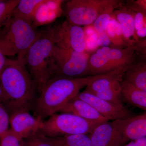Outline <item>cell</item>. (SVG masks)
<instances>
[{
  "label": "cell",
  "instance_id": "6da1fadb",
  "mask_svg": "<svg viewBox=\"0 0 146 146\" xmlns=\"http://www.w3.org/2000/svg\"><path fill=\"white\" fill-rule=\"evenodd\" d=\"M103 74L78 78L53 77L47 81L33 104L35 116L44 121L59 112L80 90Z\"/></svg>",
  "mask_w": 146,
  "mask_h": 146
},
{
  "label": "cell",
  "instance_id": "7a4b0ae2",
  "mask_svg": "<svg viewBox=\"0 0 146 146\" xmlns=\"http://www.w3.org/2000/svg\"><path fill=\"white\" fill-rule=\"evenodd\" d=\"M0 84L5 96L3 104L11 114L33 105L38 92L23 58L12 60L0 75Z\"/></svg>",
  "mask_w": 146,
  "mask_h": 146
},
{
  "label": "cell",
  "instance_id": "3957f363",
  "mask_svg": "<svg viewBox=\"0 0 146 146\" xmlns=\"http://www.w3.org/2000/svg\"><path fill=\"white\" fill-rule=\"evenodd\" d=\"M43 31L12 16L0 31V50L6 56L17 55V58H23Z\"/></svg>",
  "mask_w": 146,
  "mask_h": 146
},
{
  "label": "cell",
  "instance_id": "277c9868",
  "mask_svg": "<svg viewBox=\"0 0 146 146\" xmlns=\"http://www.w3.org/2000/svg\"><path fill=\"white\" fill-rule=\"evenodd\" d=\"M54 45L50 29L48 28L43 30L23 58L39 93L50 78L49 58Z\"/></svg>",
  "mask_w": 146,
  "mask_h": 146
},
{
  "label": "cell",
  "instance_id": "5b68a950",
  "mask_svg": "<svg viewBox=\"0 0 146 146\" xmlns=\"http://www.w3.org/2000/svg\"><path fill=\"white\" fill-rule=\"evenodd\" d=\"M135 46L125 48L104 46L90 54V76L109 74L126 70L136 58Z\"/></svg>",
  "mask_w": 146,
  "mask_h": 146
},
{
  "label": "cell",
  "instance_id": "8992f818",
  "mask_svg": "<svg viewBox=\"0 0 146 146\" xmlns=\"http://www.w3.org/2000/svg\"><path fill=\"white\" fill-rule=\"evenodd\" d=\"M89 56L86 52H77L54 44L49 58L50 78H78L90 76Z\"/></svg>",
  "mask_w": 146,
  "mask_h": 146
},
{
  "label": "cell",
  "instance_id": "52a82bcc",
  "mask_svg": "<svg viewBox=\"0 0 146 146\" xmlns=\"http://www.w3.org/2000/svg\"><path fill=\"white\" fill-rule=\"evenodd\" d=\"M119 0H70L65 1L63 8L66 20L77 25H92L105 11L112 7H120Z\"/></svg>",
  "mask_w": 146,
  "mask_h": 146
},
{
  "label": "cell",
  "instance_id": "ba28073f",
  "mask_svg": "<svg viewBox=\"0 0 146 146\" xmlns=\"http://www.w3.org/2000/svg\"><path fill=\"white\" fill-rule=\"evenodd\" d=\"M100 123L88 121L72 113H56L44 121L39 132L51 138L89 134Z\"/></svg>",
  "mask_w": 146,
  "mask_h": 146
},
{
  "label": "cell",
  "instance_id": "9c48e42d",
  "mask_svg": "<svg viewBox=\"0 0 146 146\" xmlns=\"http://www.w3.org/2000/svg\"><path fill=\"white\" fill-rule=\"evenodd\" d=\"M125 71L103 74L86 86L84 91L102 99L124 106L121 93V82Z\"/></svg>",
  "mask_w": 146,
  "mask_h": 146
},
{
  "label": "cell",
  "instance_id": "30bf717a",
  "mask_svg": "<svg viewBox=\"0 0 146 146\" xmlns=\"http://www.w3.org/2000/svg\"><path fill=\"white\" fill-rule=\"evenodd\" d=\"M50 29L55 45L77 52H86L85 32L81 26L65 20Z\"/></svg>",
  "mask_w": 146,
  "mask_h": 146
},
{
  "label": "cell",
  "instance_id": "8fae6325",
  "mask_svg": "<svg viewBox=\"0 0 146 146\" xmlns=\"http://www.w3.org/2000/svg\"><path fill=\"white\" fill-rule=\"evenodd\" d=\"M75 97L91 105L100 115L109 121L125 119L133 116L132 112L125 106H120L102 99L84 90L79 93Z\"/></svg>",
  "mask_w": 146,
  "mask_h": 146
},
{
  "label": "cell",
  "instance_id": "7c38bea8",
  "mask_svg": "<svg viewBox=\"0 0 146 146\" xmlns=\"http://www.w3.org/2000/svg\"><path fill=\"white\" fill-rule=\"evenodd\" d=\"M44 121L32 115L28 110H20L10 116V129L19 137L26 139L39 132Z\"/></svg>",
  "mask_w": 146,
  "mask_h": 146
},
{
  "label": "cell",
  "instance_id": "4fadbf2b",
  "mask_svg": "<svg viewBox=\"0 0 146 146\" xmlns=\"http://www.w3.org/2000/svg\"><path fill=\"white\" fill-rule=\"evenodd\" d=\"M88 135L92 146H121L126 143L113 121L100 123Z\"/></svg>",
  "mask_w": 146,
  "mask_h": 146
},
{
  "label": "cell",
  "instance_id": "5bb4252c",
  "mask_svg": "<svg viewBox=\"0 0 146 146\" xmlns=\"http://www.w3.org/2000/svg\"><path fill=\"white\" fill-rule=\"evenodd\" d=\"M113 121L125 143L146 137V112Z\"/></svg>",
  "mask_w": 146,
  "mask_h": 146
},
{
  "label": "cell",
  "instance_id": "9a60e30c",
  "mask_svg": "<svg viewBox=\"0 0 146 146\" xmlns=\"http://www.w3.org/2000/svg\"><path fill=\"white\" fill-rule=\"evenodd\" d=\"M59 112L72 113L84 119L93 121L102 122L109 121L91 105L75 97L68 102Z\"/></svg>",
  "mask_w": 146,
  "mask_h": 146
},
{
  "label": "cell",
  "instance_id": "2e32d148",
  "mask_svg": "<svg viewBox=\"0 0 146 146\" xmlns=\"http://www.w3.org/2000/svg\"><path fill=\"white\" fill-rule=\"evenodd\" d=\"M119 24L127 46H132L138 43L134 27L133 16L129 9L123 4L115 9L113 13Z\"/></svg>",
  "mask_w": 146,
  "mask_h": 146
},
{
  "label": "cell",
  "instance_id": "e0dca14e",
  "mask_svg": "<svg viewBox=\"0 0 146 146\" xmlns=\"http://www.w3.org/2000/svg\"><path fill=\"white\" fill-rule=\"evenodd\" d=\"M65 1L47 0L39 7L35 14L32 26L37 27L52 23L63 13L62 5Z\"/></svg>",
  "mask_w": 146,
  "mask_h": 146
},
{
  "label": "cell",
  "instance_id": "ac0fdd59",
  "mask_svg": "<svg viewBox=\"0 0 146 146\" xmlns=\"http://www.w3.org/2000/svg\"><path fill=\"white\" fill-rule=\"evenodd\" d=\"M122 79L138 89L146 91V61L135 58L124 72Z\"/></svg>",
  "mask_w": 146,
  "mask_h": 146
},
{
  "label": "cell",
  "instance_id": "d6986e66",
  "mask_svg": "<svg viewBox=\"0 0 146 146\" xmlns=\"http://www.w3.org/2000/svg\"><path fill=\"white\" fill-rule=\"evenodd\" d=\"M125 5L133 16L138 42L146 39V8L136 1H127Z\"/></svg>",
  "mask_w": 146,
  "mask_h": 146
},
{
  "label": "cell",
  "instance_id": "ffe728a7",
  "mask_svg": "<svg viewBox=\"0 0 146 146\" xmlns=\"http://www.w3.org/2000/svg\"><path fill=\"white\" fill-rule=\"evenodd\" d=\"M122 98L123 102L146 111V91L138 89L122 80Z\"/></svg>",
  "mask_w": 146,
  "mask_h": 146
},
{
  "label": "cell",
  "instance_id": "44dd1931",
  "mask_svg": "<svg viewBox=\"0 0 146 146\" xmlns=\"http://www.w3.org/2000/svg\"><path fill=\"white\" fill-rule=\"evenodd\" d=\"M47 0H20L14 9L13 17L20 18L32 25L39 7Z\"/></svg>",
  "mask_w": 146,
  "mask_h": 146
},
{
  "label": "cell",
  "instance_id": "7402d4cb",
  "mask_svg": "<svg viewBox=\"0 0 146 146\" xmlns=\"http://www.w3.org/2000/svg\"><path fill=\"white\" fill-rule=\"evenodd\" d=\"M106 33L113 46L121 48L128 47L125 42L119 24L113 15L108 25Z\"/></svg>",
  "mask_w": 146,
  "mask_h": 146
},
{
  "label": "cell",
  "instance_id": "603a6c76",
  "mask_svg": "<svg viewBox=\"0 0 146 146\" xmlns=\"http://www.w3.org/2000/svg\"><path fill=\"white\" fill-rule=\"evenodd\" d=\"M55 138L58 146H92L88 134H76Z\"/></svg>",
  "mask_w": 146,
  "mask_h": 146
},
{
  "label": "cell",
  "instance_id": "cb8c5ba5",
  "mask_svg": "<svg viewBox=\"0 0 146 146\" xmlns=\"http://www.w3.org/2000/svg\"><path fill=\"white\" fill-rule=\"evenodd\" d=\"M20 0H0V31L10 21Z\"/></svg>",
  "mask_w": 146,
  "mask_h": 146
},
{
  "label": "cell",
  "instance_id": "d4e9b609",
  "mask_svg": "<svg viewBox=\"0 0 146 146\" xmlns=\"http://www.w3.org/2000/svg\"><path fill=\"white\" fill-rule=\"evenodd\" d=\"M119 7H112L108 9L101 14L92 24L95 31L100 36L106 35L108 25L112 18L113 12L115 9Z\"/></svg>",
  "mask_w": 146,
  "mask_h": 146
},
{
  "label": "cell",
  "instance_id": "484cf974",
  "mask_svg": "<svg viewBox=\"0 0 146 146\" xmlns=\"http://www.w3.org/2000/svg\"><path fill=\"white\" fill-rule=\"evenodd\" d=\"M24 146H58L55 138L48 137L38 132L24 139Z\"/></svg>",
  "mask_w": 146,
  "mask_h": 146
},
{
  "label": "cell",
  "instance_id": "4316f807",
  "mask_svg": "<svg viewBox=\"0 0 146 146\" xmlns=\"http://www.w3.org/2000/svg\"><path fill=\"white\" fill-rule=\"evenodd\" d=\"M0 146H24V139L16 135L9 129L0 137Z\"/></svg>",
  "mask_w": 146,
  "mask_h": 146
},
{
  "label": "cell",
  "instance_id": "83f0119b",
  "mask_svg": "<svg viewBox=\"0 0 146 146\" xmlns=\"http://www.w3.org/2000/svg\"><path fill=\"white\" fill-rule=\"evenodd\" d=\"M10 116L3 103L0 102V137L9 130Z\"/></svg>",
  "mask_w": 146,
  "mask_h": 146
},
{
  "label": "cell",
  "instance_id": "f1b7e54d",
  "mask_svg": "<svg viewBox=\"0 0 146 146\" xmlns=\"http://www.w3.org/2000/svg\"><path fill=\"white\" fill-rule=\"evenodd\" d=\"M136 58L146 61V39L135 45Z\"/></svg>",
  "mask_w": 146,
  "mask_h": 146
},
{
  "label": "cell",
  "instance_id": "f546056e",
  "mask_svg": "<svg viewBox=\"0 0 146 146\" xmlns=\"http://www.w3.org/2000/svg\"><path fill=\"white\" fill-rule=\"evenodd\" d=\"M0 50V75L5 68L12 61V60L9 59Z\"/></svg>",
  "mask_w": 146,
  "mask_h": 146
},
{
  "label": "cell",
  "instance_id": "4dcf8cb0",
  "mask_svg": "<svg viewBox=\"0 0 146 146\" xmlns=\"http://www.w3.org/2000/svg\"><path fill=\"white\" fill-rule=\"evenodd\" d=\"M121 146H146V137L130 141L127 143Z\"/></svg>",
  "mask_w": 146,
  "mask_h": 146
},
{
  "label": "cell",
  "instance_id": "1f68e13d",
  "mask_svg": "<svg viewBox=\"0 0 146 146\" xmlns=\"http://www.w3.org/2000/svg\"><path fill=\"white\" fill-rule=\"evenodd\" d=\"M5 101V96L1 86L0 84V102L3 103V104Z\"/></svg>",
  "mask_w": 146,
  "mask_h": 146
},
{
  "label": "cell",
  "instance_id": "d6a6232c",
  "mask_svg": "<svg viewBox=\"0 0 146 146\" xmlns=\"http://www.w3.org/2000/svg\"><path fill=\"white\" fill-rule=\"evenodd\" d=\"M137 1L139 3L146 8V0H138Z\"/></svg>",
  "mask_w": 146,
  "mask_h": 146
}]
</instances>
